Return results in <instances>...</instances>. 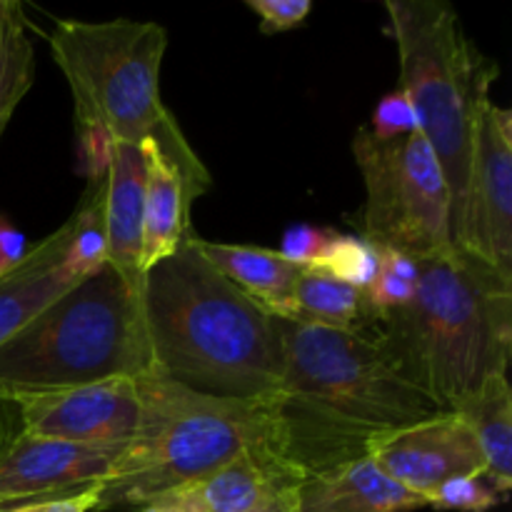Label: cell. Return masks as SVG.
Masks as SVG:
<instances>
[{
    "mask_svg": "<svg viewBox=\"0 0 512 512\" xmlns=\"http://www.w3.org/2000/svg\"><path fill=\"white\" fill-rule=\"evenodd\" d=\"M18 428L38 438L85 448H125L140 423V398L133 378H113L8 403Z\"/></svg>",
    "mask_w": 512,
    "mask_h": 512,
    "instance_id": "obj_10",
    "label": "cell"
},
{
    "mask_svg": "<svg viewBox=\"0 0 512 512\" xmlns=\"http://www.w3.org/2000/svg\"><path fill=\"white\" fill-rule=\"evenodd\" d=\"M330 233H333V230H320L313 228V225H293V228L285 233L280 253L288 260H293V263L310 268V265L320 258V253H323Z\"/></svg>",
    "mask_w": 512,
    "mask_h": 512,
    "instance_id": "obj_28",
    "label": "cell"
},
{
    "mask_svg": "<svg viewBox=\"0 0 512 512\" xmlns=\"http://www.w3.org/2000/svg\"><path fill=\"white\" fill-rule=\"evenodd\" d=\"M455 248L512 280V113L493 98L475 128Z\"/></svg>",
    "mask_w": 512,
    "mask_h": 512,
    "instance_id": "obj_9",
    "label": "cell"
},
{
    "mask_svg": "<svg viewBox=\"0 0 512 512\" xmlns=\"http://www.w3.org/2000/svg\"><path fill=\"white\" fill-rule=\"evenodd\" d=\"M70 240L73 218L28 248L13 270L0 275V345L8 343L65 290L80 283L65 265Z\"/></svg>",
    "mask_w": 512,
    "mask_h": 512,
    "instance_id": "obj_13",
    "label": "cell"
},
{
    "mask_svg": "<svg viewBox=\"0 0 512 512\" xmlns=\"http://www.w3.org/2000/svg\"><path fill=\"white\" fill-rule=\"evenodd\" d=\"M380 250V270L373 283L363 290L368 308L375 320L390 310L405 308L413 300L418 285V258L398 253V250Z\"/></svg>",
    "mask_w": 512,
    "mask_h": 512,
    "instance_id": "obj_24",
    "label": "cell"
},
{
    "mask_svg": "<svg viewBox=\"0 0 512 512\" xmlns=\"http://www.w3.org/2000/svg\"><path fill=\"white\" fill-rule=\"evenodd\" d=\"M368 458L390 480L425 498V503L448 480L485 475L483 448L455 413H440L375 440Z\"/></svg>",
    "mask_w": 512,
    "mask_h": 512,
    "instance_id": "obj_12",
    "label": "cell"
},
{
    "mask_svg": "<svg viewBox=\"0 0 512 512\" xmlns=\"http://www.w3.org/2000/svg\"><path fill=\"white\" fill-rule=\"evenodd\" d=\"M285 455L303 478L365 458L375 440L443 410L398 373L368 330L275 318Z\"/></svg>",
    "mask_w": 512,
    "mask_h": 512,
    "instance_id": "obj_1",
    "label": "cell"
},
{
    "mask_svg": "<svg viewBox=\"0 0 512 512\" xmlns=\"http://www.w3.org/2000/svg\"><path fill=\"white\" fill-rule=\"evenodd\" d=\"M353 155L365 183L368 243L418 260L455 248L448 183L420 130L380 140L363 125L353 138Z\"/></svg>",
    "mask_w": 512,
    "mask_h": 512,
    "instance_id": "obj_8",
    "label": "cell"
},
{
    "mask_svg": "<svg viewBox=\"0 0 512 512\" xmlns=\"http://www.w3.org/2000/svg\"><path fill=\"white\" fill-rule=\"evenodd\" d=\"M245 5L258 15L260 30L268 35L298 28L313 13L310 0H248Z\"/></svg>",
    "mask_w": 512,
    "mask_h": 512,
    "instance_id": "obj_27",
    "label": "cell"
},
{
    "mask_svg": "<svg viewBox=\"0 0 512 512\" xmlns=\"http://www.w3.org/2000/svg\"><path fill=\"white\" fill-rule=\"evenodd\" d=\"M143 200L145 155L140 145H110L105 168V238L108 265L133 288L143 285Z\"/></svg>",
    "mask_w": 512,
    "mask_h": 512,
    "instance_id": "obj_14",
    "label": "cell"
},
{
    "mask_svg": "<svg viewBox=\"0 0 512 512\" xmlns=\"http://www.w3.org/2000/svg\"><path fill=\"white\" fill-rule=\"evenodd\" d=\"M123 448H85L5 425L0 435V510L68 498L108 478Z\"/></svg>",
    "mask_w": 512,
    "mask_h": 512,
    "instance_id": "obj_11",
    "label": "cell"
},
{
    "mask_svg": "<svg viewBox=\"0 0 512 512\" xmlns=\"http://www.w3.org/2000/svg\"><path fill=\"white\" fill-rule=\"evenodd\" d=\"M25 253H28L25 235L5 215H0V275L13 270L25 258Z\"/></svg>",
    "mask_w": 512,
    "mask_h": 512,
    "instance_id": "obj_30",
    "label": "cell"
},
{
    "mask_svg": "<svg viewBox=\"0 0 512 512\" xmlns=\"http://www.w3.org/2000/svg\"><path fill=\"white\" fill-rule=\"evenodd\" d=\"M55 65L68 80L80 130L113 143L143 145L180 125L160 98L168 33L150 20H58L48 35Z\"/></svg>",
    "mask_w": 512,
    "mask_h": 512,
    "instance_id": "obj_7",
    "label": "cell"
},
{
    "mask_svg": "<svg viewBox=\"0 0 512 512\" xmlns=\"http://www.w3.org/2000/svg\"><path fill=\"white\" fill-rule=\"evenodd\" d=\"M255 512H298V488H288Z\"/></svg>",
    "mask_w": 512,
    "mask_h": 512,
    "instance_id": "obj_32",
    "label": "cell"
},
{
    "mask_svg": "<svg viewBox=\"0 0 512 512\" xmlns=\"http://www.w3.org/2000/svg\"><path fill=\"white\" fill-rule=\"evenodd\" d=\"M418 268L413 300L380 315L370 335L405 380L450 413L490 375L508 373L512 280L460 248L420 258Z\"/></svg>",
    "mask_w": 512,
    "mask_h": 512,
    "instance_id": "obj_3",
    "label": "cell"
},
{
    "mask_svg": "<svg viewBox=\"0 0 512 512\" xmlns=\"http://www.w3.org/2000/svg\"><path fill=\"white\" fill-rule=\"evenodd\" d=\"M425 498L390 480L373 458L335 465L298 485V512H413Z\"/></svg>",
    "mask_w": 512,
    "mask_h": 512,
    "instance_id": "obj_15",
    "label": "cell"
},
{
    "mask_svg": "<svg viewBox=\"0 0 512 512\" xmlns=\"http://www.w3.org/2000/svg\"><path fill=\"white\" fill-rule=\"evenodd\" d=\"M368 130L380 140L415 133V130H418V118H415L413 105L408 103V98H405L400 90L383 95L380 103L375 105L373 123L368 125Z\"/></svg>",
    "mask_w": 512,
    "mask_h": 512,
    "instance_id": "obj_26",
    "label": "cell"
},
{
    "mask_svg": "<svg viewBox=\"0 0 512 512\" xmlns=\"http://www.w3.org/2000/svg\"><path fill=\"white\" fill-rule=\"evenodd\" d=\"M198 248L205 258L248 298L273 318H288L295 285L303 275V265L285 258L280 250L253 248V245H230L203 240L198 235Z\"/></svg>",
    "mask_w": 512,
    "mask_h": 512,
    "instance_id": "obj_18",
    "label": "cell"
},
{
    "mask_svg": "<svg viewBox=\"0 0 512 512\" xmlns=\"http://www.w3.org/2000/svg\"><path fill=\"white\" fill-rule=\"evenodd\" d=\"M285 320L335 330H370L375 325L363 290L310 268L303 270L295 285L290 315Z\"/></svg>",
    "mask_w": 512,
    "mask_h": 512,
    "instance_id": "obj_20",
    "label": "cell"
},
{
    "mask_svg": "<svg viewBox=\"0 0 512 512\" xmlns=\"http://www.w3.org/2000/svg\"><path fill=\"white\" fill-rule=\"evenodd\" d=\"M73 218V240H70L68 265L78 280L98 273L108 265V238H105V175L90 178L88 190L78 203Z\"/></svg>",
    "mask_w": 512,
    "mask_h": 512,
    "instance_id": "obj_22",
    "label": "cell"
},
{
    "mask_svg": "<svg viewBox=\"0 0 512 512\" xmlns=\"http://www.w3.org/2000/svg\"><path fill=\"white\" fill-rule=\"evenodd\" d=\"M310 270H318L340 283L365 290L380 270V250L358 235H343L333 230L323 253L310 265Z\"/></svg>",
    "mask_w": 512,
    "mask_h": 512,
    "instance_id": "obj_23",
    "label": "cell"
},
{
    "mask_svg": "<svg viewBox=\"0 0 512 512\" xmlns=\"http://www.w3.org/2000/svg\"><path fill=\"white\" fill-rule=\"evenodd\" d=\"M388 30L400 55V93L438 158L450 190L453 245L463 218L473 138L498 68L468 38L458 10L443 0H388Z\"/></svg>",
    "mask_w": 512,
    "mask_h": 512,
    "instance_id": "obj_6",
    "label": "cell"
},
{
    "mask_svg": "<svg viewBox=\"0 0 512 512\" xmlns=\"http://www.w3.org/2000/svg\"><path fill=\"white\" fill-rule=\"evenodd\" d=\"M135 388L138 430L100 483L98 512L140 510L248 453L288 460L278 398L258 403L210 398L155 373L135 378Z\"/></svg>",
    "mask_w": 512,
    "mask_h": 512,
    "instance_id": "obj_4",
    "label": "cell"
},
{
    "mask_svg": "<svg viewBox=\"0 0 512 512\" xmlns=\"http://www.w3.org/2000/svg\"><path fill=\"white\" fill-rule=\"evenodd\" d=\"M98 485L83 490V493L68 495V498H55V500H43V503H25L15 505V508L0 510V512H93L98 505Z\"/></svg>",
    "mask_w": 512,
    "mask_h": 512,
    "instance_id": "obj_29",
    "label": "cell"
},
{
    "mask_svg": "<svg viewBox=\"0 0 512 512\" xmlns=\"http://www.w3.org/2000/svg\"><path fill=\"white\" fill-rule=\"evenodd\" d=\"M505 500L508 498L498 493L485 475H463V478H453L440 485L428 498V505H433L435 510L485 512Z\"/></svg>",
    "mask_w": 512,
    "mask_h": 512,
    "instance_id": "obj_25",
    "label": "cell"
},
{
    "mask_svg": "<svg viewBox=\"0 0 512 512\" xmlns=\"http://www.w3.org/2000/svg\"><path fill=\"white\" fill-rule=\"evenodd\" d=\"M450 413L473 430L485 455V478L508 498L512 490V390L508 373L490 375Z\"/></svg>",
    "mask_w": 512,
    "mask_h": 512,
    "instance_id": "obj_19",
    "label": "cell"
},
{
    "mask_svg": "<svg viewBox=\"0 0 512 512\" xmlns=\"http://www.w3.org/2000/svg\"><path fill=\"white\" fill-rule=\"evenodd\" d=\"M140 512H193V510H190L188 500H185L183 493H173V495H165V498L155 500V503L143 505Z\"/></svg>",
    "mask_w": 512,
    "mask_h": 512,
    "instance_id": "obj_31",
    "label": "cell"
},
{
    "mask_svg": "<svg viewBox=\"0 0 512 512\" xmlns=\"http://www.w3.org/2000/svg\"><path fill=\"white\" fill-rule=\"evenodd\" d=\"M303 480L280 455L248 453L178 493L185 495L193 512H255L283 490L298 488Z\"/></svg>",
    "mask_w": 512,
    "mask_h": 512,
    "instance_id": "obj_17",
    "label": "cell"
},
{
    "mask_svg": "<svg viewBox=\"0 0 512 512\" xmlns=\"http://www.w3.org/2000/svg\"><path fill=\"white\" fill-rule=\"evenodd\" d=\"M35 83V48L23 5L0 0V138Z\"/></svg>",
    "mask_w": 512,
    "mask_h": 512,
    "instance_id": "obj_21",
    "label": "cell"
},
{
    "mask_svg": "<svg viewBox=\"0 0 512 512\" xmlns=\"http://www.w3.org/2000/svg\"><path fill=\"white\" fill-rule=\"evenodd\" d=\"M140 303L155 375L210 398H278L275 318L205 258L193 228L145 270Z\"/></svg>",
    "mask_w": 512,
    "mask_h": 512,
    "instance_id": "obj_2",
    "label": "cell"
},
{
    "mask_svg": "<svg viewBox=\"0 0 512 512\" xmlns=\"http://www.w3.org/2000/svg\"><path fill=\"white\" fill-rule=\"evenodd\" d=\"M145 200H143V255L140 270H150L170 258L190 230V208L200 198L185 175L160 153L153 140H145Z\"/></svg>",
    "mask_w": 512,
    "mask_h": 512,
    "instance_id": "obj_16",
    "label": "cell"
},
{
    "mask_svg": "<svg viewBox=\"0 0 512 512\" xmlns=\"http://www.w3.org/2000/svg\"><path fill=\"white\" fill-rule=\"evenodd\" d=\"M148 373L140 288L105 265L0 345V403Z\"/></svg>",
    "mask_w": 512,
    "mask_h": 512,
    "instance_id": "obj_5",
    "label": "cell"
}]
</instances>
